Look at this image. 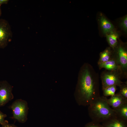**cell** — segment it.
Segmentation results:
<instances>
[{
	"label": "cell",
	"mask_w": 127,
	"mask_h": 127,
	"mask_svg": "<svg viewBox=\"0 0 127 127\" xmlns=\"http://www.w3.org/2000/svg\"><path fill=\"white\" fill-rule=\"evenodd\" d=\"M101 26L104 33L108 34L113 32V25L105 17L101 16L100 19Z\"/></svg>",
	"instance_id": "obj_9"
},
{
	"label": "cell",
	"mask_w": 127,
	"mask_h": 127,
	"mask_svg": "<svg viewBox=\"0 0 127 127\" xmlns=\"http://www.w3.org/2000/svg\"><path fill=\"white\" fill-rule=\"evenodd\" d=\"M1 8H0V17L1 16Z\"/></svg>",
	"instance_id": "obj_22"
},
{
	"label": "cell",
	"mask_w": 127,
	"mask_h": 127,
	"mask_svg": "<svg viewBox=\"0 0 127 127\" xmlns=\"http://www.w3.org/2000/svg\"><path fill=\"white\" fill-rule=\"evenodd\" d=\"M111 52L108 49L105 50L100 55L99 64L107 62L109 60L110 58Z\"/></svg>",
	"instance_id": "obj_15"
},
{
	"label": "cell",
	"mask_w": 127,
	"mask_h": 127,
	"mask_svg": "<svg viewBox=\"0 0 127 127\" xmlns=\"http://www.w3.org/2000/svg\"><path fill=\"white\" fill-rule=\"evenodd\" d=\"M118 37V34L114 32L106 35L107 41L111 46L113 48H114L117 44Z\"/></svg>",
	"instance_id": "obj_13"
},
{
	"label": "cell",
	"mask_w": 127,
	"mask_h": 127,
	"mask_svg": "<svg viewBox=\"0 0 127 127\" xmlns=\"http://www.w3.org/2000/svg\"><path fill=\"white\" fill-rule=\"evenodd\" d=\"M84 127H103L100 123L92 121L85 125Z\"/></svg>",
	"instance_id": "obj_17"
},
{
	"label": "cell",
	"mask_w": 127,
	"mask_h": 127,
	"mask_svg": "<svg viewBox=\"0 0 127 127\" xmlns=\"http://www.w3.org/2000/svg\"><path fill=\"white\" fill-rule=\"evenodd\" d=\"M9 1L8 0H0V7L3 4H7Z\"/></svg>",
	"instance_id": "obj_21"
},
{
	"label": "cell",
	"mask_w": 127,
	"mask_h": 127,
	"mask_svg": "<svg viewBox=\"0 0 127 127\" xmlns=\"http://www.w3.org/2000/svg\"><path fill=\"white\" fill-rule=\"evenodd\" d=\"M7 117V115L0 111V124L1 125L3 124L5 121V119Z\"/></svg>",
	"instance_id": "obj_19"
},
{
	"label": "cell",
	"mask_w": 127,
	"mask_h": 127,
	"mask_svg": "<svg viewBox=\"0 0 127 127\" xmlns=\"http://www.w3.org/2000/svg\"><path fill=\"white\" fill-rule=\"evenodd\" d=\"M127 123L117 116L102 122V125L103 127H127Z\"/></svg>",
	"instance_id": "obj_8"
},
{
	"label": "cell",
	"mask_w": 127,
	"mask_h": 127,
	"mask_svg": "<svg viewBox=\"0 0 127 127\" xmlns=\"http://www.w3.org/2000/svg\"><path fill=\"white\" fill-rule=\"evenodd\" d=\"M118 60L122 67L124 68L127 67V52L123 48L120 47L118 50Z\"/></svg>",
	"instance_id": "obj_11"
},
{
	"label": "cell",
	"mask_w": 127,
	"mask_h": 127,
	"mask_svg": "<svg viewBox=\"0 0 127 127\" xmlns=\"http://www.w3.org/2000/svg\"><path fill=\"white\" fill-rule=\"evenodd\" d=\"M1 125V127H17L14 124H9L8 121L6 120Z\"/></svg>",
	"instance_id": "obj_20"
},
{
	"label": "cell",
	"mask_w": 127,
	"mask_h": 127,
	"mask_svg": "<svg viewBox=\"0 0 127 127\" xmlns=\"http://www.w3.org/2000/svg\"><path fill=\"white\" fill-rule=\"evenodd\" d=\"M12 36L10 26L6 20L0 19V48L8 45Z\"/></svg>",
	"instance_id": "obj_4"
},
{
	"label": "cell",
	"mask_w": 127,
	"mask_h": 127,
	"mask_svg": "<svg viewBox=\"0 0 127 127\" xmlns=\"http://www.w3.org/2000/svg\"><path fill=\"white\" fill-rule=\"evenodd\" d=\"M106 98L100 96L88 105V114L92 121L100 123L117 117L113 109L107 102Z\"/></svg>",
	"instance_id": "obj_2"
},
{
	"label": "cell",
	"mask_w": 127,
	"mask_h": 127,
	"mask_svg": "<svg viewBox=\"0 0 127 127\" xmlns=\"http://www.w3.org/2000/svg\"><path fill=\"white\" fill-rule=\"evenodd\" d=\"M99 64V67L101 68H104L110 70H115L117 69L118 66L117 64L114 60H110Z\"/></svg>",
	"instance_id": "obj_12"
},
{
	"label": "cell",
	"mask_w": 127,
	"mask_h": 127,
	"mask_svg": "<svg viewBox=\"0 0 127 127\" xmlns=\"http://www.w3.org/2000/svg\"><path fill=\"white\" fill-rule=\"evenodd\" d=\"M113 109L118 118L127 122V103Z\"/></svg>",
	"instance_id": "obj_10"
},
{
	"label": "cell",
	"mask_w": 127,
	"mask_h": 127,
	"mask_svg": "<svg viewBox=\"0 0 127 127\" xmlns=\"http://www.w3.org/2000/svg\"><path fill=\"white\" fill-rule=\"evenodd\" d=\"M119 87H120V91L119 93L117 94L121 95L124 98L127 99V85L122 84Z\"/></svg>",
	"instance_id": "obj_16"
},
{
	"label": "cell",
	"mask_w": 127,
	"mask_h": 127,
	"mask_svg": "<svg viewBox=\"0 0 127 127\" xmlns=\"http://www.w3.org/2000/svg\"><path fill=\"white\" fill-rule=\"evenodd\" d=\"M107 102L113 109L117 108L123 104L127 103V99L123 98L121 95L115 94L109 99L106 98Z\"/></svg>",
	"instance_id": "obj_7"
},
{
	"label": "cell",
	"mask_w": 127,
	"mask_h": 127,
	"mask_svg": "<svg viewBox=\"0 0 127 127\" xmlns=\"http://www.w3.org/2000/svg\"><path fill=\"white\" fill-rule=\"evenodd\" d=\"M102 80L103 89L112 85L119 87L123 83L116 75L113 73L105 74L102 77Z\"/></svg>",
	"instance_id": "obj_6"
},
{
	"label": "cell",
	"mask_w": 127,
	"mask_h": 127,
	"mask_svg": "<svg viewBox=\"0 0 127 127\" xmlns=\"http://www.w3.org/2000/svg\"><path fill=\"white\" fill-rule=\"evenodd\" d=\"M121 26L126 31L127 30V16H126L123 19L121 24Z\"/></svg>",
	"instance_id": "obj_18"
},
{
	"label": "cell",
	"mask_w": 127,
	"mask_h": 127,
	"mask_svg": "<svg viewBox=\"0 0 127 127\" xmlns=\"http://www.w3.org/2000/svg\"><path fill=\"white\" fill-rule=\"evenodd\" d=\"M103 89V95L104 96H111L115 94V93L116 90V86H110Z\"/></svg>",
	"instance_id": "obj_14"
},
{
	"label": "cell",
	"mask_w": 127,
	"mask_h": 127,
	"mask_svg": "<svg viewBox=\"0 0 127 127\" xmlns=\"http://www.w3.org/2000/svg\"><path fill=\"white\" fill-rule=\"evenodd\" d=\"M8 107L12 112L11 118L22 123L27 121L29 108L26 101L21 99H16Z\"/></svg>",
	"instance_id": "obj_3"
},
{
	"label": "cell",
	"mask_w": 127,
	"mask_h": 127,
	"mask_svg": "<svg viewBox=\"0 0 127 127\" xmlns=\"http://www.w3.org/2000/svg\"><path fill=\"white\" fill-rule=\"evenodd\" d=\"M12 86L6 80L0 81V107L13 99Z\"/></svg>",
	"instance_id": "obj_5"
},
{
	"label": "cell",
	"mask_w": 127,
	"mask_h": 127,
	"mask_svg": "<svg viewBox=\"0 0 127 127\" xmlns=\"http://www.w3.org/2000/svg\"><path fill=\"white\" fill-rule=\"evenodd\" d=\"M100 96L97 82L87 68L83 72L79 84V89L76 97L79 104L89 105Z\"/></svg>",
	"instance_id": "obj_1"
}]
</instances>
